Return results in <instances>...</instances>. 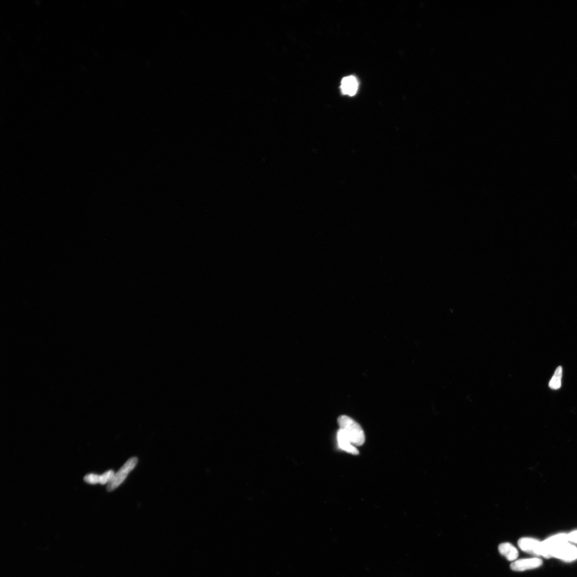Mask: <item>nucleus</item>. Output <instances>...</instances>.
Segmentation results:
<instances>
[{"instance_id": "obj_9", "label": "nucleus", "mask_w": 577, "mask_h": 577, "mask_svg": "<svg viewBox=\"0 0 577 577\" xmlns=\"http://www.w3.org/2000/svg\"><path fill=\"white\" fill-rule=\"evenodd\" d=\"M499 551L508 561H515L518 557L517 548L511 543L506 542L499 546Z\"/></svg>"}, {"instance_id": "obj_10", "label": "nucleus", "mask_w": 577, "mask_h": 577, "mask_svg": "<svg viewBox=\"0 0 577 577\" xmlns=\"http://www.w3.org/2000/svg\"><path fill=\"white\" fill-rule=\"evenodd\" d=\"M562 376V368L561 366H559L555 372L551 380L549 382V386L550 389L553 390H558L560 389L561 386V379Z\"/></svg>"}, {"instance_id": "obj_12", "label": "nucleus", "mask_w": 577, "mask_h": 577, "mask_svg": "<svg viewBox=\"0 0 577 577\" xmlns=\"http://www.w3.org/2000/svg\"><path fill=\"white\" fill-rule=\"evenodd\" d=\"M84 480L88 484H96L99 483V475L95 474H88L84 477Z\"/></svg>"}, {"instance_id": "obj_13", "label": "nucleus", "mask_w": 577, "mask_h": 577, "mask_svg": "<svg viewBox=\"0 0 577 577\" xmlns=\"http://www.w3.org/2000/svg\"><path fill=\"white\" fill-rule=\"evenodd\" d=\"M568 537L570 542L576 543L577 544V530L571 531L570 533L568 534Z\"/></svg>"}, {"instance_id": "obj_11", "label": "nucleus", "mask_w": 577, "mask_h": 577, "mask_svg": "<svg viewBox=\"0 0 577 577\" xmlns=\"http://www.w3.org/2000/svg\"><path fill=\"white\" fill-rule=\"evenodd\" d=\"M114 475V471L112 470H110L104 473L102 475H99V483L102 485L109 483L110 481L113 478Z\"/></svg>"}, {"instance_id": "obj_7", "label": "nucleus", "mask_w": 577, "mask_h": 577, "mask_svg": "<svg viewBox=\"0 0 577 577\" xmlns=\"http://www.w3.org/2000/svg\"><path fill=\"white\" fill-rule=\"evenodd\" d=\"M340 89L343 94L351 96L356 95L358 89V82L356 77L348 76L342 80Z\"/></svg>"}, {"instance_id": "obj_6", "label": "nucleus", "mask_w": 577, "mask_h": 577, "mask_svg": "<svg viewBox=\"0 0 577 577\" xmlns=\"http://www.w3.org/2000/svg\"><path fill=\"white\" fill-rule=\"evenodd\" d=\"M518 545L523 552L535 556H541V541L530 537L520 538L518 541Z\"/></svg>"}, {"instance_id": "obj_4", "label": "nucleus", "mask_w": 577, "mask_h": 577, "mask_svg": "<svg viewBox=\"0 0 577 577\" xmlns=\"http://www.w3.org/2000/svg\"><path fill=\"white\" fill-rule=\"evenodd\" d=\"M569 542L568 534L560 533L541 541V557L550 558L552 550L565 542Z\"/></svg>"}, {"instance_id": "obj_8", "label": "nucleus", "mask_w": 577, "mask_h": 577, "mask_svg": "<svg viewBox=\"0 0 577 577\" xmlns=\"http://www.w3.org/2000/svg\"><path fill=\"white\" fill-rule=\"evenodd\" d=\"M337 439L338 447L342 450L350 454L357 456L359 454L358 450L354 447L340 429H339L337 434Z\"/></svg>"}, {"instance_id": "obj_2", "label": "nucleus", "mask_w": 577, "mask_h": 577, "mask_svg": "<svg viewBox=\"0 0 577 577\" xmlns=\"http://www.w3.org/2000/svg\"><path fill=\"white\" fill-rule=\"evenodd\" d=\"M138 463V459L136 457L129 459L120 470L114 475L113 478L110 481L107 487L109 492L113 491L116 489L126 479L128 475L134 469Z\"/></svg>"}, {"instance_id": "obj_1", "label": "nucleus", "mask_w": 577, "mask_h": 577, "mask_svg": "<svg viewBox=\"0 0 577 577\" xmlns=\"http://www.w3.org/2000/svg\"><path fill=\"white\" fill-rule=\"evenodd\" d=\"M337 422L339 429L351 442L353 445L360 447L365 441V435L361 426L352 418L347 415H341Z\"/></svg>"}, {"instance_id": "obj_5", "label": "nucleus", "mask_w": 577, "mask_h": 577, "mask_svg": "<svg viewBox=\"0 0 577 577\" xmlns=\"http://www.w3.org/2000/svg\"><path fill=\"white\" fill-rule=\"evenodd\" d=\"M542 563V560L538 558L520 559L514 561L510 565V568L514 571H525L538 568Z\"/></svg>"}, {"instance_id": "obj_3", "label": "nucleus", "mask_w": 577, "mask_h": 577, "mask_svg": "<svg viewBox=\"0 0 577 577\" xmlns=\"http://www.w3.org/2000/svg\"><path fill=\"white\" fill-rule=\"evenodd\" d=\"M551 558L567 562H573L577 559V548L570 542L563 543L552 550Z\"/></svg>"}]
</instances>
